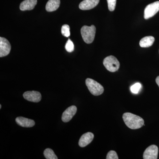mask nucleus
<instances>
[{
    "label": "nucleus",
    "mask_w": 159,
    "mask_h": 159,
    "mask_svg": "<svg viewBox=\"0 0 159 159\" xmlns=\"http://www.w3.org/2000/svg\"><path fill=\"white\" fill-rule=\"evenodd\" d=\"M37 3V0H25L21 3L20 9L21 11L32 10L34 9Z\"/></svg>",
    "instance_id": "13"
},
{
    "label": "nucleus",
    "mask_w": 159,
    "mask_h": 159,
    "mask_svg": "<svg viewBox=\"0 0 159 159\" xmlns=\"http://www.w3.org/2000/svg\"><path fill=\"white\" fill-rule=\"evenodd\" d=\"M108 4L109 10L110 11H113L116 8V0H107Z\"/></svg>",
    "instance_id": "20"
},
{
    "label": "nucleus",
    "mask_w": 159,
    "mask_h": 159,
    "mask_svg": "<svg viewBox=\"0 0 159 159\" xmlns=\"http://www.w3.org/2000/svg\"><path fill=\"white\" fill-rule=\"evenodd\" d=\"M155 38L153 36H146L140 40L139 45L142 48H148L153 44Z\"/></svg>",
    "instance_id": "15"
},
{
    "label": "nucleus",
    "mask_w": 159,
    "mask_h": 159,
    "mask_svg": "<svg viewBox=\"0 0 159 159\" xmlns=\"http://www.w3.org/2000/svg\"><path fill=\"white\" fill-rule=\"evenodd\" d=\"M122 119L125 125L131 129H138L144 125V119L141 117L131 113L123 114Z\"/></svg>",
    "instance_id": "1"
},
{
    "label": "nucleus",
    "mask_w": 159,
    "mask_h": 159,
    "mask_svg": "<svg viewBox=\"0 0 159 159\" xmlns=\"http://www.w3.org/2000/svg\"><path fill=\"white\" fill-rule=\"evenodd\" d=\"M107 159H118V155L116 152L115 151L111 150L109 152L107 156Z\"/></svg>",
    "instance_id": "21"
},
{
    "label": "nucleus",
    "mask_w": 159,
    "mask_h": 159,
    "mask_svg": "<svg viewBox=\"0 0 159 159\" xmlns=\"http://www.w3.org/2000/svg\"><path fill=\"white\" fill-rule=\"evenodd\" d=\"M16 122L18 125L24 127H33L35 125L34 120L23 117H17L16 119Z\"/></svg>",
    "instance_id": "12"
},
{
    "label": "nucleus",
    "mask_w": 159,
    "mask_h": 159,
    "mask_svg": "<svg viewBox=\"0 0 159 159\" xmlns=\"http://www.w3.org/2000/svg\"><path fill=\"white\" fill-rule=\"evenodd\" d=\"M85 84L91 93L94 96H99L104 92L102 86L94 80L87 78L86 80Z\"/></svg>",
    "instance_id": "3"
},
{
    "label": "nucleus",
    "mask_w": 159,
    "mask_h": 159,
    "mask_svg": "<svg viewBox=\"0 0 159 159\" xmlns=\"http://www.w3.org/2000/svg\"><path fill=\"white\" fill-rule=\"evenodd\" d=\"M158 154V148L157 145H150L146 148L143 153V158L144 159H157Z\"/></svg>",
    "instance_id": "6"
},
{
    "label": "nucleus",
    "mask_w": 159,
    "mask_h": 159,
    "mask_svg": "<svg viewBox=\"0 0 159 159\" xmlns=\"http://www.w3.org/2000/svg\"><path fill=\"white\" fill-rule=\"evenodd\" d=\"M24 98L30 102H38L41 100L40 93L37 91H27L23 94Z\"/></svg>",
    "instance_id": "8"
},
{
    "label": "nucleus",
    "mask_w": 159,
    "mask_h": 159,
    "mask_svg": "<svg viewBox=\"0 0 159 159\" xmlns=\"http://www.w3.org/2000/svg\"><path fill=\"white\" fill-rule=\"evenodd\" d=\"M142 87V85L139 83H136L130 87V90L134 94H137Z\"/></svg>",
    "instance_id": "18"
},
{
    "label": "nucleus",
    "mask_w": 159,
    "mask_h": 159,
    "mask_svg": "<svg viewBox=\"0 0 159 159\" xmlns=\"http://www.w3.org/2000/svg\"><path fill=\"white\" fill-rule=\"evenodd\" d=\"M156 82L159 87V76L157 77L156 79Z\"/></svg>",
    "instance_id": "22"
},
{
    "label": "nucleus",
    "mask_w": 159,
    "mask_h": 159,
    "mask_svg": "<svg viewBox=\"0 0 159 159\" xmlns=\"http://www.w3.org/2000/svg\"><path fill=\"white\" fill-rule=\"evenodd\" d=\"M44 156L47 159H57V156L51 148H47L44 151Z\"/></svg>",
    "instance_id": "16"
},
{
    "label": "nucleus",
    "mask_w": 159,
    "mask_h": 159,
    "mask_svg": "<svg viewBox=\"0 0 159 159\" xmlns=\"http://www.w3.org/2000/svg\"><path fill=\"white\" fill-rule=\"evenodd\" d=\"M96 28L93 25L89 26H84L80 30L81 36L84 41L86 43H93L95 38Z\"/></svg>",
    "instance_id": "2"
},
{
    "label": "nucleus",
    "mask_w": 159,
    "mask_h": 159,
    "mask_svg": "<svg viewBox=\"0 0 159 159\" xmlns=\"http://www.w3.org/2000/svg\"><path fill=\"white\" fill-rule=\"evenodd\" d=\"M61 34L65 37H68L70 36V26L67 25H63L61 27Z\"/></svg>",
    "instance_id": "17"
},
{
    "label": "nucleus",
    "mask_w": 159,
    "mask_h": 159,
    "mask_svg": "<svg viewBox=\"0 0 159 159\" xmlns=\"http://www.w3.org/2000/svg\"><path fill=\"white\" fill-rule=\"evenodd\" d=\"M60 5V0H49L46 6L48 11H53L57 10Z\"/></svg>",
    "instance_id": "14"
},
{
    "label": "nucleus",
    "mask_w": 159,
    "mask_h": 159,
    "mask_svg": "<svg viewBox=\"0 0 159 159\" xmlns=\"http://www.w3.org/2000/svg\"><path fill=\"white\" fill-rule=\"evenodd\" d=\"M65 48L67 51L69 52H72L74 51V44L70 39L68 40L66 44Z\"/></svg>",
    "instance_id": "19"
},
{
    "label": "nucleus",
    "mask_w": 159,
    "mask_h": 159,
    "mask_svg": "<svg viewBox=\"0 0 159 159\" xmlns=\"http://www.w3.org/2000/svg\"><path fill=\"white\" fill-rule=\"evenodd\" d=\"M94 137V134L92 133L87 132L84 134L80 139L79 146L81 147H85L93 141Z\"/></svg>",
    "instance_id": "11"
},
{
    "label": "nucleus",
    "mask_w": 159,
    "mask_h": 159,
    "mask_svg": "<svg viewBox=\"0 0 159 159\" xmlns=\"http://www.w3.org/2000/svg\"><path fill=\"white\" fill-rule=\"evenodd\" d=\"M77 108L75 106H71L66 109L63 113L61 119L64 122L70 121L77 112Z\"/></svg>",
    "instance_id": "9"
},
{
    "label": "nucleus",
    "mask_w": 159,
    "mask_h": 159,
    "mask_svg": "<svg viewBox=\"0 0 159 159\" xmlns=\"http://www.w3.org/2000/svg\"><path fill=\"white\" fill-rule=\"evenodd\" d=\"M99 2V0H84L79 4L80 9L87 10L93 9L97 6Z\"/></svg>",
    "instance_id": "10"
},
{
    "label": "nucleus",
    "mask_w": 159,
    "mask_h": 159,
    "mask_svg": "<svg viewBox=\"0 0 159 159\" xmlns=\"http://www.w3.org/2000/svg\"><path fill=\"white\" fill-rule=\"evenodd\" d=\"M1 108H2V105H0V109H1Z\"/></svg>",
    "instance_id": "23"
},
{
    "label": "nucleus",
    "mask_w": 159,
    "mask_h": 159,
    "mask_svg": "<svg viewBox=\"0 0 159 159\" xmlns=\"http://www.w3.org/2000/svg\"><path fill=\"white\" fill-rule=\"evenodd\" d=\"M159 11V1L149 4L144 11V18L147 20L154 16Z\"/></svg>",
    "instance_id": "5"
},
{
    "label": "nucleus",
    "mask_w": 159,
    "mask_h": 159,
    "mask_svg": "<svg viewBox=\"0 0 159 159\" xmlns=\"http://www.w3.org/2000/svg\"><path fill=\"white\" fill-rule=\"evenodd\" d=\"M103 65L107 70L111 72H115L118 70L120 67L119 61L113 56H108L103 60Z\"/></svg>",
    "instance_id": "4"
},
{
    "label": "nucleus",
    "mask_w": 159,
    "mask_h": 159,
    "mask_svg": "<svg viewBox=\"0 0 159 159\" xmlns=\"http://www.w3.org/2000/svg\"><path fill=\"white\" fill-rule=\"evenodd\" d=\"M11 46L8 40L5 38L0 37V57L7 56L10 53Z\"/></svg>",
    "instance_id": "7"
}]
</instances>
